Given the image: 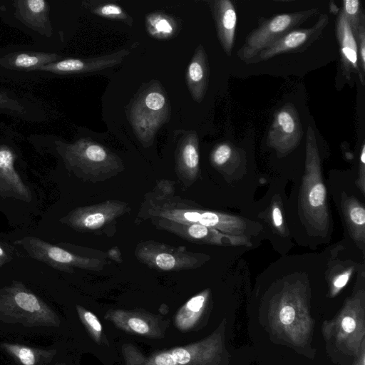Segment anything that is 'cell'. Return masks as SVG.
<instances>
[{
    "instance_id": "obj_31",
    "label": "cell",
    "mask_w": 365,
    "mask_h": 365,
    "mask_svg": "<svg viewBox=\"0 0 365 365\" xmlns=\"http://www.w3.org/2000/svg\"><path fill=\"white\" fill-rule=\"evenodd\" d=\"M0 109H9L22 113L24 106L17 100L10 98L6 92L0 91Z\"/></svg>"
},
{
    "instance_id": "obj_3",
    "label": "cell",
    "mask_w": 365,
    "mask_h": 365,
    "mask_svg": "<svg viewBox=\"0 0 365 365\" xmlns=\"http://www.w3.org/2000/svg\"><path fill=\"white\" fill-rule=\"evenodd\" d=\"M0 320L24 327H57V314L22 282L0 289Z\"/></svg>"
},
{
    "instance_id": "obj_26",
    "label": "cell",
    "mask_w": 365,
    "mask_h": 365,
    "mask_svg": "<svg viewBox=\"0 0 365 365\" xmlns=\"http://www.w3.org/2000/svg\"><path fill=\"white\" fill-rule=\"evenodd\" d=\"M270 219L274 229L279 234L284 235L286 234L285 225L282 216V212L279 203L274 201L270 207Z\"/></svg>"
},
{
    "instance_id": "obj_39",
    "label": "cell",
    "mask_w": 365,
    "mask_h": 365,
    "mask_svg": "<svg viewBox=\"0 0 365 365\" xmlns=\"http://www.w3.org/2000/svg\"><path fill=\"white\" fill-rule=\"evenodd\" d=\"M106 254L107 257L109 258L110 259L117 263L123 262L122 255L118 246L112 247L108 250V252Z\"/></svg>"
},
{
    "instance_id": "obj_28",
    "label": "cell",
    "mask_w": 365,
    "mask_h": 365,
    "mask_svg": "<svg viewBox=\"0 0 365 365\" xmlns=\"http://www.w3.org/2000/svg\"><path fill=\"white\" fill-rule=\"evenodd\" d=\"M354 272L353 267H348L339 269L331 279V284L334 292L342 289L349 282Z\"/></svg>"
},
{
    "instance_id": "obj_11",
    "label": "cell",
    "mask_w": 365,
    "mask_h": 365,
    "mask_svg": "<svg viewBox=\"0 0 365 365\" xmlns=\"http://www.w3.org/2000/svg\"><path fill=\"white\" fill-rule=\"evenodd\" d=\"M129 51H120L91 58H66L42 66L36 71H43L56 74H76L95 72L113 67L121 63L128 55Z\"/></svg>"
},
{
    "instance_id": "obj_12",
    "label": "cell",
    "mask_w": 365,
    "mask_h": 365,
    "mask_svg": "<svg viewBox=\"0 0 365 365\" xmlns=\"http://www.w3.org/2000/svg\"><path fill=\"white\" fill-rule=\"evenodd\" d=\"M198 137L189 132L179 140L175 151V170L185 187L192 185L200 173Z\"/></svg>"
},
{
    "instance_id": "obj_32",
    "label": "cell",
    "mask_w": 365,
    "mask_h": 365,
    "mask_svg": "<svg viewBox=\"0 0 365 365\" xmlns=\"http://www.w3.org/2000/svg\"><path fill=\"white\" fill-rule=\"evenodd\" d=\"M359 167V175L356 185L361 192L365 195V145L362 144Z\"/></svg>"
},
{
    "instance_id": "obj_16",
    "label": "cell",
    "mask_w": 365,
    "mask_h": 365,
    "mask_svg": "<svg viewBox=\"0 0 365 365\" xmlns=\"http://www.w3.org/2000/svg\"><path fill=\"white\" fill-rule=\"evenodd\" d=\"M186 81L192 98L200 103L204 98L209 81V65L202 45L195 50L187 69Z\"/></svg>"
},
{
    "instance_id": "obj_15",
    "label": "cell",
    "mask_w": 365,
    "mask_h": 365,
    "mask_svg": "<svg viewBox=\"0 0 365 365\" xmlns=\"http://www.w3.org/2000/svg\"><path fill=\"white\" fill-rule=\"evenodd\" d=\"M212 9L218 38L226 53L230 56L237 24L235 6L230 0H219L212 2Z\"/></svg>"
},
{
    "instance_id": "obj_38",
    "label": "cell",
    "mask_w": 365,
    "mask_h": 365,
    "mask_svg": "<svg viewBox=\"0 0 365 365\" xmlns=\"http://www.w3.org/2000/svg\"><path fill=\"white\" fill-rule=\"evenodd\" d=\"M156 365H177L171 353H162L155 359Z\"/></svg>"
},
{
    "instance_id": "obj_22",
    "label": "cell",
    "mask_w": 365,
    "mask_h": 365,
    "mask_svg": "<svg viewBox=\"0 0 365 365\" xmlns=\"http://www.w3.org/2000/svg\"><path fill=\"white\" fill-rule=\"evenodd\" d=\"M85 6L89 10L101 17L120 20L129 26H132L133 20L125 11L118 4L110 2L88 1Z\"/></svg>"
},
{
    "instance_id": "obj_20",
    "label": "cell",
    "mask_w": 365,
    "mask_h": 365,
    "mask_svg": "<svg viewBox=\"0 0 365 365\" xmlns=\"http://www.w3.org/2000/svg\"><path fill=\"white\" fill-rule=\"evenodd\" d=\"M1 346L21 365H38L51 355L46 351L18 344L4 342Z\"/></svg>"
},
{
    "instance_id": "obj_4",
    "label": "cell",
    "mask_w": 365,
    "mask_h": 365,
    "mask_svg": "<svg viewBox=\"0 0 365 365\" xmlns=\"http://www.w3.org/2000/svg\"><path fill=\"white\" fill-rule=\"evenodd\" d=\"M15 243L30 257L68 273H73L75 268L100 272L107 264L106 254L93 250L85 254L76 253L36 237H25Z\"/></svg>"
},
{
    "instance_id": "obj_25",
    "label": "cell",
    "mask_w": 365,
    "mask_h": 365,
    "mask_svg": "<svg viewBox=\"0 0 365 365\" xmlns=\"http://www.w3.org/2000/svg\"><path fill=\"white\" fill-rule=\"evenodd\" d=\"M232 153V149L228 143L219 144L211 153V163L215 168H222L230 159Z\"/></svg>"
},
{
    "instance_id": "obj_21",
    "label": "cell",
    "mask_w": 365,
    "mask_h": 365,
    "mask_svg": "<svg viewBox=\"0 0 365 365\" xmlns=\"http://www.w3.org/2000/svg\"><path fill=\"white\" fill-rule=\"evenodd\" d=\"M146 28L152 36L158 39L172 37L178 29L174 19L163 13H153L146 16Z\"/></svg>"
},
{
    "instance_id": "obj_13",
    "label": "cell",
    "mask_w": 365,
    "mask_h": 365,
    "mask_svg": "<svg viewBox=\"0 0 365 365\" xmlns=\"http://www.w3.org/2000/svg\"><path fill=\"white\" fill-rule=\"evenodd\" d=\"M336 34L340 46L342 73L346 80H350L352 73L359 75L364 85V74L359 66L357 43L351 27L341 10L336 21Z\"/></svg>"
},
{
    "instance_id": "obj_10",
    "label": "cell",
    "mask_w": 365,
    "mask_h": 365,
    "mask_svg": "<svg viewBox=\"0 0 365 365\" xmlns=\"http://www.w3.org/2000/svg\"><path fill=\"white\" fill-rule=\"evenodd\" d=\"M327 23V15L323 14L312 27L289 31L271 46L261 51L248 63L267 60L282 53L302 50V46H308L309 43L319 36Z\"/></svg>"
},
{
    "instance_id": "obj_1",
    "label": "cell",
    "mask_w": 365,
    "mask_h": 365,
    "mask_svg": "<svg viewBox=\"0 0 365 365\" xmlns=\"http://www.w3.org/2000/svg\"><path fill=\"white\" fill-rule=\"evenodd\" d=\"M301 213L308 230L324 236L329 227L327 190L323 182L320 158L314 132L309 126L306 138L305 172L299 195Z\"/></svg>"
},
{
    "instance_id": "obj_18",
    "label": "cell",
    "mask_w": 365,
    "mask_h": 365,
    "mask_svg": "<svg viewBox=\"0 0 365 365\" xmlns=\"http://www.w3.org/2000/svg\"><path fill=\"white\" fill-rule=\"evenodd\" d=\"M341 210L349 233L359 247L364 250L365 242V209L354 197L343 194Z\"/></svg>"
},
{
    "instance_id": "obj_23",
    "label": "cell",
    "mask_w": 365,
    "mask_h": 365,
    "mask_svg": "<svg viewBox=\"0 0 365 365\" xmlns=\"http://www.w3.org/2000/svg\"><path fill=\"white\" fill-rule=\"evenodd\" d=\"M351 27L354 37L363 24H365V16L361 10V2L358 0H344L341 9Z\"/></svg>"
},
{
    "instance_id": "obj_33",
    "label": "cell",
    "mask_w": 365,
    "mask_h": 365,
    "mask_svg": "<svg viewBox=\"0 0 365 365\" xmlns=\"http://www.w3.org/2000/svg\"><path fill=\"white\" fill-rule=\"evenodd\" d=\"M79 314L83 317V320L86 323L96 332L100 333L102 327L98 318L93 313L83 309L80 307H77Z\"/></svg>"
},
{
    "instance_id": "obj_6",
    "label": "cell",
    "mask_w": 365,
    "mask_h": 365,
    "mask_svg": "<svg viewBox=\"0 0 365 365\" xmlns=\"http://www.w3.org/2000/svg\"><path fill=\"white\" fill-rule=\"evenodd\" d=\"M134 255L138 262L158 272H179L203 265L210 257L188 251L185 246H172L155 240L140 242Z\"/></svg>"
},
{
    "instance_id": "obj_36",
    "label": "cell",
    "mask_w": 365,
    "mask_h": 365,
    "mask_svg": "<svg viewBox=\"0 0 365 365\" xmlns=\"http://www.w3.org/2000/svg\"><path fill=\"white\" fill-rule=\"evenodd\" d=\"M13 253L12 247L0 241V267H3L12 259Z\"/></svg>"
},
{
    "instance_id": "obj_24",
    "label": "cell",
    "mask_w": 365,
    "mask_h": 365,
    "mask_svg": "<svg viewBox=\"0 0 365 365\" xmlns=\"http://www.w3.org/2000/svg\"><path fill=\"white\" fill-rule=\"evenodd\" d=\"M207 294V290H205L190 298L182 308L179 317H195L202 309Z\"/></svg>"
},
{
    "instance_id": "obj_37",
    "label": "cell",
    "mask_w": 365,
    "mask_h": 365,
    "mask_svg": "<svg viewBox=\"0 0 365 365\" xmlns=\"http://www.w3.org/2000/svg\"><path fill=\"white\" fill-rule=\"evenodd\" d=\"M294 317L295 310L289 305L283 307L279 312V319L285 325L290 324L293 322Z\"/></svg>"
},
{
    "instance_id": "obj_34",
    "label": "cell",
    "mask_w": 365,
    "mask_h": 365,
    "mask_svg": "<svg viewBox=\"0 0 365 365\" xmlns=\"http://www.w3.org/2000/svg\"><path fill=\"white\" fill-rule=\"evenodd\" d=\"M170 353L172 354L176 364H187L191 360L190 354L185 349L177 348L173 349Z\"/></svg>"
},
{
    "instance_id": "obj_35",
    "label": "cell",
    "mask_w": 365,
    "mask_h": 365,
    "mask_svg": "<svg viewBox=\"0 0 365 365\" xmlns=\"http://www.w3.org/2000/svg\"><path fill=\"white\" fill-rule=\"evenodd\" d=\"M128 323L130 328L136 333L143 334L149 331L148 324L141 319L130 318Z\"/></svg>"
},
{
    "instance_id": "obj_2",
    "label": "cell",
    "mask_w": 365,
    "mask_h": 365,
    "mask_svg": "<svg viewBox=\"0 0 365 365\" xmlns=\"http://www.w3.org/2000/svg\"><path fill=\"white\" fill-rule=\"evenodd\" d=\"M57 150L66 168L86 181H105L124 170V163L118 155L89 138H80L73 143L60 142Z\"/></svg>"
},
{
    "instance_id": "obj_29",
    "label": "cell",
    "mask_w": 365,
    "mask_h": 365,
    "mask_svg": "<svg viewBox=\"0 0 365 365\" xmlns=\"http://www.w3.org/2000/svg\"><path fill=\"white\" fill-rule=\"evenodd\" d=\"M145 106L153 111H158L164 107L165 98L160 92L153 91L148 93L144 99Z\"/></svg>"
},
{
    "instance_id": "obj_14",
    "label": "cell",
    "mask_w": 365,
    "mask_h": 365,
    "mask_svg": "<svg viewBox=\"0 0 365 365\" xmlns=\"http://www.w3.org/2000/svg\"><path fill=\"white\" fill-rule=\"evenodd\" d=\"M14 160L13 150L6 145L0 146V190L29 202L31 199L30 189L16 170Z\"/></svg>"
},
{
    "instance_id": "obj_40",
    "label": "cell",
    "mask_w": 365,
    "mask_h": 365,
    "mask_svg": "<svg viewBox=\"0 0 365 365\" xmlns=\"http://www.w3.org/2000/svg\"><path fill=\"white\" fill-rule=\"evenodd\" d=\"M341 327L346 332L351 333L356 328V322L352 317H346L341 322Z\"/></svg>"
},
{
    "instance_id": "obj_17",
    "label": "cell",
    "mask_w": 365,
    "mask_h": 365,
    "mask_svg": "<svg viewBox=\"0 0 365 365\" xmlns=\"http://www.w3.org/2000/svg\"><path fill=\"white\" fill-rule=\"evenodd\" d=\"M16 16L28 26L43 34H51L48 19L49 6L44 0H19L15 1Z\"/></svg>"
},
{
    "instance_id": "obj_27",
    "label": "cell",
    "mask_w": 365,
    "mask_h": 365,
    "mask_svg": "<svg viewBox=\"0 0 365 365\" xmlns=\"http://www.w3.org/2000/svg\"><path fill=\"white\" fill-rule=\"evenodd\" d=\"M150 192L163 197H173L175 192V182L171 180L161 179Z\"/></svg>"
},
{
    "instance_id": "obj_30",
    "label": "cell",
    "mask_w": 365,
    "mask_h": 365,
    "mask_svg": "<svg viewBox=\"0 0 365 365\" xmlns=\"http://www.w3.org/2000/svg\"><path fill=\"white\" fill-rule=\"evenodd\" d=\"M357 43L358 56H359V68L365 72V24H363L355 38Z\"/></svg>"
},
{
    "instance_id": "obj_9",
    "label": "cell",
    "mask_w": 365,
    "mask_h": 365,
    "mask_svg": "<svg viewBox=\"0 0 365 365\" xmlns=\"http://www.w3.org/2000/svg\"><path fill=\"white\" fill-rule=\"evenodd\" d=\"M303 129L298 113L292 104H286L274 113L267 143L279 155H287L300 143Z\"/></svg>"
},
{
    "instance_id": "obj_8",
    "label": "cell",
    "mask_w": 365,
    "mask_h": 365,
    "mask_svg": "<svg viewBox=\"0 0 365 365\" xmlns=\"http://www.w3.org/2000/svg\"><path fill=\"white\" fill-rule=\"evenodd\" d=\"M149 220L157 229L172 233L190 242L221 246L252 245L244 235L223 233L200 224H184L163 218Z\"/></svg>"
},
{
    "instance_id": "obj_7",
    "label": "cell",
    "mask_w": 365,
    "mask_h": 365,
    "mask_svg": "<svg viewBox=\"0 0 365 365\" xmlns=\"http://www.w3.org/2000/svg\"><path fill=\"white\" fill-rule=\"evenodd\" d=\"M317 12V9H312L304 11L279 14L267 20L248 35L237 53L239 58L248 62L261 51L271 46L294 27Z\"/></svg>"
},
{
    "instance_id": "obj_41",
    "label": "cell",
    "mask_w": 365,
    "mask_h": 365,
    "mask_svg": "<svg viewBox=\"0 0 365 365\" xmlns=\"http://www.w3.org/2000/svg\"><path fill=\"white\" fill-rule=\"evenodd\" d=\"M363 365H364V362H363Z\"/></svg>"
},
{
    "instance_id": "obj_5",
    "label": "cell",
    "mask_w": 365,
    "mask_h": 365,
    "mask_svg": "<svg viewBox=\"0 0 365 365\" xmlns=\"http://www.w3.org/2000/svg\"><path fill=\"white\" fill-rule=\"evenodd\" d=\"M130 210L128 202L109 200L76 207L60 222L78 232L110 236L115 232L117 220Z\"/></svg>"
},
{
    "instance_id": "obj_19",
    "label": "cell",
    "mask_w": 365,
    "mask_h": 365,
    "mask_svg": "<svg viewBox=\"0 0 365 365\" xmlns=\"http://www.w3.org/2000/svg\"><path fill=\"white\" fill-rule=\"evenodd\" d=\"M60 58L55 53L43 52H21L10 55L6 65L12 68L36 71L42 66L56 61Z\"/></svg>"
}]
</instances>
